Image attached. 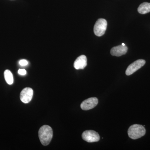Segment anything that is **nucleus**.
Returning <instances> with one entry per match:
<instances>
[{
    "mask_svg": "<svg viewBox=\"0 0 150 150\" xmlns=\"http://www.w3.org/2000/svg\"><path fill=\"white\" fill-rule=\"evenodd\" d=\"M53 136V130L50 126L44 125L38 131V137L42 144L46 146L51 142Z\"/></svg>",
    "mask_w": 150,
    "mask_h": 150,
    "instance_id": "1",
    "label": "nucleus"
},
{
    "mask_svg": "<svg viewBox=\"0 0 150 150\" xmlns=\"http://www.w3.org/2000/svg\"><path fill=\"white\" fill-rule=\"evenodd\" d=\"M122 46H125V44H124V43H122Z\"/></svg>",
    "mask_w": 150,
    "mask_h": 150,
    "instance_id": "14",
    "label": "nucleus"
},
{
    "mask_svg": "<svg viewBox=\"0 0 150 150\" xmlns=\"http://www.w3.org/2000/svg\"><path fill=\"white\" fill-rule=\"evenodd\" d=\"M82 139L88 143L98 142L100 140V136L97 132L93 130L84 131L82 135Z\"/></svg>",
    "mask_w": 150,
    "mask_h": 150,
    "instance_id": "4",
    "label": "nucleus"
},
{
    "mask_svg": "<svg viewBox=\"0 0 150 150\" xmlns=\"http://www.w3.org/2000/svg\"><path fill=\"white\" fill-rule=\"evenodd\" d=\"M146 64V61L144 59H139L131 64L126 70V74L130 76L141 69Z\"/></svg>",
    "mask_w": 150,
    "mask_h": 150,
    "instance_id": "5",
    "label": "nucleus"
},
{
    "mask_svg": "<svg viewBox=\"0 0 150 150\" xmlns=\"http://www.w3.org/2000/svg\"><path fill=\"white\" fill-rule=\"evenodd\" d=\"M4 76L7 83L9 85H12L13 83V75L10 71L8 70H6L4 73Z\"/></svg>",
    "mask_w": 150,
    "mask_h": 150,
    "instance_id": "11",
    "label": "nucleus"
},
{
    "mask_svg": "<svg viewBox=\"0 0 150 150\" xmlns=\"http://www.w3.org/2000/svg\"><path fill=\"white\" fill-rule=\"evenodd\" d=\"M33 93V90L32 88H25L21 93V100L23 103H28L32 99Z\"/></svg>",
    "mask_w": 150,
    "mask_h": 150,
    "instance_id": "7",
    "label": "nucleus"
},
{
    "mask_svg": "<svg viewBox=\"0 0 150 150\" xmlns=\"http://www.w3.org/2000/svg\"><path fill=\"white\" fill-rule=\"evenodd\" d=\"M98 102V99L97 98L92 97L88 98L81 103V108L85 110H90L95 107L97 105Z\"/></svg>",
    "mask_w": 150,
    "mask_h": 150,
    "instance_id": "6",
    "label": "nucleus"
},
{
    "mask_svg": "<svg viewBox=\"0 0 150 150\" xmlns=\"http://www.w3.org/2000/svg\"><path fill=\"white\" fill-rule=\"evenodd\" d=\"M128 51V48L126 46L121 45L113 47L110 50V54L113 56H120L125 55Z\"/></svg>",
    "mask_w": 150,
    "mask_h": 150,
    "instance_id": "9",
    "label": "nucleus"
},
{
    "mask_svg": "<svg viewBox=\"0 0 150 150\" xmlns=\"http://www.w3.org/2000/svg\"><path fill=\"white\" fill-rule=\"evenodd\" d=\"M138 11L139 13L144 14L150 12V3L144 2L142 3L139 7Z\"/></svg>",
    "mask_w": 150,
    "mask_h": 150,
    "instance_id": "10",
    "label": "nucleus"
},
{
    "mask_svg": "<svg viewBox=\"0 0 150 150\" xmlns=\"http://www.w3.org/2000/svg\"><path fill=\"white\" fill-rule=\"evenodd\" d=\"M18 73L19 74L22 75V76H24V75L26 74L27 72H26V71L24 69H20L18 70Z\"/></svg>",
    "mask_w": 150,
    "mask_h": 150,
    "instance_id": "13",
    "label": "nucleus"
},
{
    "mask_svg": "<svg viewBox=\"0 0 150 150\" xmlns=\"http://www.w3.org/2000/svg\"><path fill=\"white\" fill-rule=\"evenodd\" d=\"M28 64V62L26 60L23 59V60H21V61H20L19 64L21 66L24 67V66L27 65Z\"/></svg>",
    "mask_w": 150,
    "mask_h": 150,
    "instance_id": "12",
    "label": "nucleus"
},
{
    "mask_svg": "<svg viewBox=\"0 0 150 150\" xmlns=\"http://www.w3.org/2000/svg\"><path fill=\"white\" fill-rule=\"evenodd\" d=\"M87 59L85 55L79 56L74 63V67L77 70L83 69L86 67Z\"/></svg>",
    "mask_w": 150,
    "mask_h": 150,
    "instance_id": "8",
    "label": "nucleus"
},
{
    "mask_svg": "<svg viewBox=\"0 0 150 150\" xmlns=\"http://www.w3.org/2000/svg\"><path fill=\"white\" fill-rule=\"evenodd\" d=\"M107 22L103 18L98 19L94 26V32L97 36H101L104 35L107 29Z\"/></svg>",
    "mask_w": 150,
    "mask_h": 150,
    "instance_id": "3",
    "label": "nucleus"
},
{
    "mask_svg": "<svg viewBox=\"0 0 150 150\" xmlns=\"http://www.w3.org/2000/svg\"><path fill=\"white\" fill-rule=\"evenodd\" d=\"M146 129L142 125L134 124L129 127L128 131L129 137L132 139H139L146 134Z\"/></svg>",
    "mask_w": 150,
    "mask_h": 150,
    "instance_id": "2",
    "label": "nucleus"
}]
</instances>
